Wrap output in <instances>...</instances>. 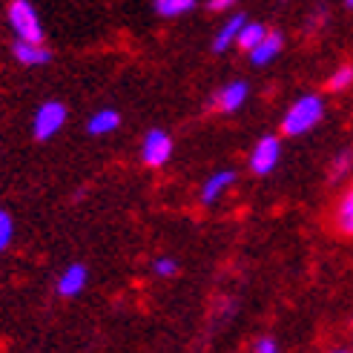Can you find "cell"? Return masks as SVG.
Wrapping results in <instances>:
<instances>
[{"label":"cell","instance_id":"cell-1","mask_svg":"<svg viewBox=\"0 0 353 353\" xmlns=\"http://www.w3.org/2000/svg\"><path fill=\"white\" fill-rule=\"evenodd\" d=\"M325 115V103L319 95H302L293 107L285 112V118H281V132L290 135V138H299V135H305L310 132L316 123L322 121Z\"/></svg>","mask_w":353,"mask_h":353},{"label":"cell","instance_id":"cell-2","mask_svg":"<svg viewBox=\"0 0 353 353\" xmlns=\"http://www.w3.org/2000/svg\"><path fill=\"white\" fill-rule=\"evenodd\" d=\"M9 23L17 34V41H29V43H43V26L41 17L34 12L29 0H12L9 3Z\"/></svg>","mask_w":353,"mask_h":353},{"label":"cell","instance_id":"cell-3","mask_svg":"<svg viewBox=\"0 0 353 353\" xmlns=\"http://www.w3.org/2000/svg\"><path fill=\"white\" fill-rule=\"evenodd\" d=\"M66 107L61 101H46L38 107V112H34L32 118V132L38 141H49V138H55L61 130H63V123H66Z\"/></svg>","mask_w":353,"mask_h":353},{"label":"cell","instance_id":"cell-4","mask_svg":"<svg viewBox=\"0 0 353 353\" xmlns=\"http://www.w3.org/2000/svg\"><path fill=\"white\" fill-rule=\"evenodd\" d=\"M172 158V138L164 130H150L144 135V144H141V161L147 167H164Z\"/></svg>","mask_w":353,"mask_h":353},{"label":"cell","instance_id":"cell-5","mask_svg":"<svg viewBox=\"0 0 353 353\" xmlns=\"http://www.w3.org/2000/svg\"><path fill=\"white\" fill-rule=\"evenodd\" d=\"M279 158H281V141L276 135H264L250 152V170L256 175H270L279 167Z\"/></svg>","mask_w":353,"mask_h":353},{"label":"cell","instance_id":"cell-6","mask_svg":"<svg viewBox=\"0 0 353 353\" xmlns=\"http://www.w3.org/2000/svg\"><path fill=\"white\" fill-rule=\"evenodd\" d=\"M86 281H90V270H86V264H81V261L66 264L63 273L58 276V296H63V299L81 296L86 290Z\"/></svg>","mask_w":353,"mask_h":353},{"label":"cell","instance_id":"cell-7","mask_svg":"<svg viewBox=\"0 0 353 353\" xmlns=\"http://www.w3.org/2000/svg\"><path fill=\"white\" fill-rule=\"evenodd\" d=\"M233 184H236V172H233V170H219V172H213V175H210V179L204 181V187H201V204H204V207L216 204Z\"/></svg>","mask_w":353,"mask_h":353},{"label":"cell","instance_id":"cell-8","mask_svg":"<svg viewBox=\"0 0 353 353\" xmlns=\"http://www.w3.org/2000/svg\"><path fill=\"white\" fill-rule=\"evenodd\" d=\"M247 83L244 81H233V83H227L224 90H219V95L213 98V107H219L221 112H239L244 107V101H247Z\"/></svg>","mask_w":353,"mask_h":353},{"label":"cell","instance_id":"cell-9","mask_svg":"<svg viewBox=\"0 0 353 353\" xmlns=\"http://www.w3.org/2000/svg\"><path fill=\"white\" fill-rule=\"evenodd\" d=\"M14 58L21 61L23 66H46L52 61V52L43 46V43H29V41H17L12 46Z\"/></svg>","mask_w":353,"mask_h":353},{"label":"cell","instance_id":"cell-10","mask_svg":"<svg viewBox=\"0 0 353 353\" xmlns=\"http://www.w3.org/2000/svg\"><path fill=\"white\" fill-rule=\"evenodd\" d=\"M281 43H285V41H281L279 32H268V34H264V38L250 49L253 66H268V63L279 55V52H281Z\"/></svg>","mask_w":353,"mask_h":353},{"label":"cell","instance_id":"cell-11","mask_svg":"<svg viewBox=\"0 0 353 353\" xmlns=\"http://www.w3.org/2000/svg\"><path fill=\"white\" fill-rule=\"evenodd\" d=\"M333 227H336V233L353 239V190H347L333 210Z\"/></svg>","mask_w":353,"mask_h":353},{"label":"cell","instance_id":"cell-12","mask_svg":"<svg viewBox=\"0 0 353 353\" xmlns=\"http://www.w3.org/2000/svg\"><path fill=\"white\" fill-rule=\"evenodd\" d=\"M121 127V115L115 110H98L90 123H86V130H90V135H110Z\"/></svg>","mask_w":353,"mask_h":353},{"label":"cell","instance_id":"cell-13","mask_svg":"<svg viewBox=\"0 0 353 353\" xmlns=\"http://www.w3.org/2000/svg\"><path fill=\"white\" fill-rule=\"evenodd\" d=\"M244 21L247 17L244 14H236V17H230L219 32H216V38H213V52H227L233 43H236V34H239V29L244 26Z\"/></svg>","mask_w":353,"mask_h":353},{"label":"cell","instance_id":"cell-14","mask_svg":"<svg viewBox=\"0 0 353 353\" xmlns=\"http://www.w3.org/2000/svg\"><path fill=\"white\" fill-rule=\"evenodd\" d=\"M264 34H268V29H264L261 23H247V21H244V26H241L239 34H236V43H239L241 49L250 52V49L264 38Z\"/></svg>","mask_w":353,"mask_h":353},{"label":"cell","instance_id":"cell-15","mask_svg":"<svg viewBox=\"0 0 353 353\" xmlns=\"http://www.w3.org/2000/svg\"><path fill=\"white\" fill-rule=\"evenodd\" d=\"M196 0H155V12L161 17H179V14H187Z\"/></svg>","mask_w":353,"mask_h":353},{"label":"cell","instance_id":"cell-16","mask_svg":"<svg viewBox=\"0 0 353 353\" xmlns=\"http://www.w3.org/2000/svg\"><path fill=\"white\" fill-rule=\"evenodd\" d=\"M350 167H353V152L350 150L336 152V158L330 161V181H342L345 175L350 172Z\"/></svg>","mask_w":353,"mask_h":353},{"label":"cell","instance_id":"cell-17","mask_svg":"<svg viewBox=\"0 0 353 353\" xmlns=\"http://www.w3.org/2000/svg\"><path fill=\"white\" fill-rule=\"evenodd\" d=\"M350 83H353V66L345 63V66H339L336 72L327 78V90H330V92H345Z\"/></svg>","mask_w":353,"mask_h":353},{"label":"cell","instance_id":"cell-18","mask_svg":"<svg viewBox=\"0 0 353 353\" xmlns=\"http://www.w3.org/2000/svg\"><path fill=\"white\" fill-rule=\"evenodd\" d=\"M14 239V219L9 216V210H0V253L6 250Z\"/></svg>","mask_w":353,"mask_h":353},{"label":"cell","instance_id":"cell-19","mask_svg":"<svg viewBox=\"0 0 353 353\" xmlns=\"http://www.w3.org/2000/svg\"><path fill=\"white\" fill-rule=\"evenodd\" d=\"M152 273H155V276H161V279H172V276H179V261L170 259V256L155 259V261H152Z\"/></svg>","mask_w":353,"mask_h":353},{"label":"cell","instance_id":"cell-20","mask_svg":"<svg viewBox=\"0 0 353 353\" xmlns=\"http://www.w3.org/2000/svg\"><path fill=\"white\" fill-rule=\"evenodd\" d=\"M253 353H279V347H276V342H273L270 336H264V339H259V342H256Z\"/></svg>","mask_w":353,"mask_h":353},{"label":"cell","instance_id":"cell-21","mask_svg":"<svg viewBox=\"0 0 353 353\" xmlns=\"http://www.w3.org/2000/svg\"><path fill=\"white\" fill-rule=\"evenodd\" d=\"M236 6V0H210L207 9L210 12H227V9H233Z\"/></svg>","mask_w":353,"mask_h":353},{"label":"cell","instance_id":"cell-22","mask_svg":"<svg viewBox=\"0 0 353 353\" xmlns=\"http://www.w3.org/2000/svg\"><path fill=\"white\" fill-rule=\"evenodd\" d=\"M330 353H350V350H345V347H336V350H330Z\"/></svg>","mask_w":353,"mask_h":353},{"label":"cell","instance_id":"cell-23","mask_svg":"<svg viewBox=\"0 0 353 353\" xmlns=\"http://www.w3.org/2000/svg\"><path fill=\"white\" fill-rule=\"evenodd\" d=\"M345 3H347V6H353V0H345Z\"/></svg>","mask_w":353,"mask_h":353}]
</instances>
